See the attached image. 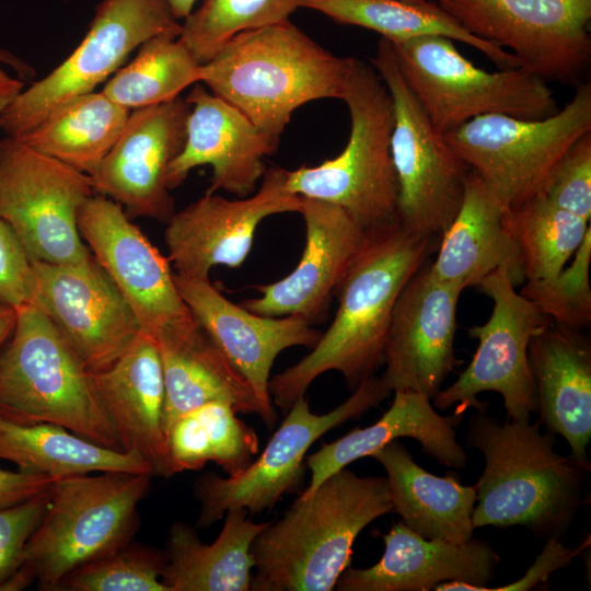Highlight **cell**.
Returning <instances> with one entry per match:
<instances>
[{
    "mask_svg": "<svg viewBox=\"0 0 591 591\" xmlns=\"http://www.w3.org/2000/svg\"><path fill=\"white\" fill-rule=\"evenodd\" d=\"M431 241L401 228L371 237L340 283L338 309L311 351L270 378L273 404L287 413L327 371H338L350 391L384 364L395 302L428 256Z\"/></svg>",
    "mask_w": 591,
    "mask_h": 591,
    "instance_id": "1",
    "label": "cell"
},
{
    "mask_svg": "<svg viewBox=\"0 0 591 591\" xmlns=\"http://www.w3.org/2000/svg\"><path fill=\"white\" fill-rule=\"evenodd\" d=\"M393 512L386 477L347 467L267 522L251 553L252 591H332L350 566L352 545L371 522Z\"/></svg>",
    "mask_w": 591,
    "mask_h": 591,
    "instance_id": "2",
    "label": "cell"
},
{
    "mask_svg": "<svg viewBox=\"0 0 591 591\" xmlns=\"http://www.w3.org/2000/svg\"><path fill=\"white\" fill-rule=\"evenodd\" d=\"M541 425L472 413L466 447L485 459L475 484L474 529L520 525L536 537L560 538L570 528L587 472L555 450V436Z\"/></svg>",
    "mask_w": 591,
    "mask_h": 591,
    "instance_id": "3",
    "label": "cell"
},
{
    "mask_svg": "<svg viewBox=\"0 0 591 591\" xmlns=\"http://www.w3.org/2000/svg\"><path fill=\"white\" fill-rule=\"evenodd\" d=\"M352 59L329 53L288 20L233 36L200 66V83L279 140L303 104L341 100Z\"/></svg>",
    "mask_w": 591,
    "mask_h": 591,
    "instance_id": "4",
    "label": "cell"
},
{
    "mask_svg": "<svg viewBox=\"0 0 591 591\" xmlns=\"http://www.w3.org/2000/svg\"><path fill=\"white\" fill-rule=\"evenodd\" d=\"M151 477L103 472L58 478L42 520L26 542L12 590L36 582L39 590L57 591L76 568L129 544Z\"/></svg>",
    "mask_w": 591,
    "mask_h": 591,
    "instance_id": "5",
    "label": "cell"
},
{
    "mask_svg": "<svg viewBox=\"0 0 591 591\" xmlns=\"http://www.w3.org/2000/svg\"><path fill=\"white\" fill-rule=\"evenodd\" d=\"M15 309L14 329L0 351V416L57 425L123 451L92 373L43 311L33 303Z\"/></svg>",
    "mask_w": 591,
    "mask_h": 591,
    "instance_id": "6",
    "label": "cell"
},
{
    "mask_svg": "<svg viewBox=\"0 0 591 591\" xmlns=\"http://www.w3.org/2000/svg\"><path fill=\"white\" fill-rule=\"evenodd\" d=\"M341 100L350 115L346 147L318 165L287 171V188L339 206L369 237H375L399 228L390 147L392 100L371 63L358 58L352 59Z\"/></svg>",
    "mask_w": 591,
    "mask_h": 591,
    "instance_id": "7",
    "label": "cell"
},
{
    "mask_svg": "<svg viewBox=\"0 0 591 591\" xmlns=\"http://www.w3.org/2000/svg\"><path fill=\"white\" fill-rule=\"evenodd\" d=\"M416 100L442 132L491 114L545 118L559 108L540 76L522 68L489 72L478 68L443 36L390 43Z\"/></svg>",
    "mask_w": 591,
    "mask_h": 591,
    "instance_id": "8",
    "label": "cell"
},
{
    "mask_svg": "<svg viewBox=\"0 0 591 591\" xmlns=\"http://www.w3.org/2000/svg\"><path fill=\"white\" fill-rule=\"evenodd\" d=\"M370 63L392 100L390 147L398 186L399 228L432 242L454 219L471 169L406 84L389 40H379Z\"/></svg>",
    "mask_w": 591,
    "mask_h": 591,
    "instance_id": "9",
    "label": "cell"
},
{
    "mask_svg": "<svg viewBox=\"0 0 591 591\" xmlns=\"http://www.w3.org/2000/svg\"><path fill=\"white\" fill-rule=\"evenodd\" d=\"M588 131H591L589 82L578 83L572 99L548 117L484 115L444 136L507 211L542 193L553 166Z\"/></svg>",
    "mask_w": 591,
    "mask_h": 591,
    "instance_id": "10",
    "label": "cell"
},
{
    "mask_svg": "<svg viewBox=\"0 0 591 591\" xmlns=\"http://www.w3.org/2000/svg\"><path fill=\"white\" fill-rule=\"evenodd\" d=\"M182 24L165 0H103L73 51L23 89L0 116L5 136L21 137L69 101L107 81L148 39L179 36Z\"/></svg>",
    "mask_w": 591,
    "mask_h": 591,
    "instance_id": "11",
    "label": "cell"
},
{
    "mask_svg": "<svg viewBox=\"0 0 591 591\" xmlns=\"http://www.w3.org/2000/svg\"><path fill=\"white\" fill-rule=\"evenodd\" d=\"M91 177L15 137L0 140V216L31 262L76 264L91 256L78 228Z\"/></svg>",
    "mask_w": 591,
    "mask_h": 591,
    "instance_id": "12",
    "label": "cell"
},
{
    "mask_svg": "<svg viewBox=\"0 0 591 591\" xmlns=\"http://www.w3.org/2000/svg\"><path fill=\"white\" fill-rule=\"evenodd\" d=\"M392 393L382 376L373 375L322 415L312 413L308 399L299 397L262 454L244 471L227 477L209 472L195 480L194 494L200 505L196 526L209 528L235 507L246 508L250 514L271 511L283 495L301 485L306 452L318 438L360 417Z\"/></svg>",
    "mask_w": 591,
    "mask_h": 591,
    "instance_id": "13",
    "label": "cell"
},
{
    "mask_svg": "<svg viewBox=\"0 0 591 591\" xmlns=\"http://www.w3.org/2000/svg\"><path fill=\"white\" fill-rule=\"evenodd\" d=\"M477 287L493 300V312L485 324L468 331L478 340L470 364L431 403L438 410L455 405L459 414L471 407L486 410L477 395L490 391L502 396L506 419L530 420L538 413V397L528 348L533 335L552 320L517 292L505 268L489 274Z\"/></svg>",
    "mask_w": 591,
    "mask_h": 591,
    "instance_id": "14",
    "label": "cell"
},
{
    "mask_svg": "<svg viewBox=\"0 0 591 591\" xmlns=\"http://www.w3.org/2000/svg\"><path fill=\"white\" fill-rule=\"evenodd\" d=\"M473 35L508 47L544 80L580 83L591 58V0H444Z\"/></svg>",
    "mask_w": 591,
    "mask_h": 591,
    "instance_id": "15",
    "label": "cell"
},
{
    "mask_svg": "<svg viewBox=\"0 0 591 591\" xmlns=\"http://www.w3.org/2000/svg\"><path fill=\"white\" fill-rule=\"evenodd\" d=\"M78 228L131 308L141 331L158 339L199 326L178 292L169 258L129 220L120 205L93 195L79 211Z\"/></svg>",
    "mask_w": 591,
    "mask_h": 591,
    "instance_id": "16",
    "label": "cell"
},
{
    "mask_svg": "<svg viewBox=\"0 0 591 591\" xmlns=\"http://www.w3.org/2000/svg\"><path fill=\"white\" fill-rule=\"evenodd\" d=\"M32 303L51 321L84 367L108 369L141 328L126 299L91 256L76 264L32 262Z\"/></svg>",
    "mask_w": 591,
    "mask_h": 591,
    "instance_id": "17",
    "label": "cell"
},
{
    "mask_svg": "<svg viewBox=\"0 0 591 591\" xmlns=\"http://www.w3.org/2000/svg\"><path fill=\"white\" fill-rule=\"evenodd\" d=\"M287 170H266L258 190L234 200L207 194L166 222L164 240L175 275L209 278L213 266L239 268L259 223L273 215L299 212L301 197L287 188Z\"/></svg>",
    "mask_w": 591,
    "mask_h": 591,
    "instance_id": "18",
    "label": "cell"
},
{
    "mask_svg": "<svg viewBox=\"0 0 591 591\" xmlns=\"http://www.w3.org/2000/svg\"><path fill=\"white\" fill-rule=\"evenodd\" d=\"M189 109L186 99L178 96L131 111L121 135L90 176L94 193L120 205L128 217L167 222L175 210L166 173L184 146Z\"/></svg>",
    "mask_w": 591,
    "mask_h": 591,
    "instance_id": "19",
    "label": "cell"
},
{
    "mask_svg": "<svg viewBox=\"0 0 591 591\" xmlns=\"http://www.w3.org/2000/svg\"><path fill=\"white\" fill-rule=\"evenodd\" d=\"M463 291L434 278L428 266L409 279L392 313L384 346L382 375L394 392H416L430 398L456 366V309Z\"/></svg>",
    "mask_w": 591,
    "mask_h": 591,
    "instance_id": "20",
    "label": "cell"
},
{
    "mask_svg": "<svg viewBox=\"0 0 591 591\" xmlns=\"http://www.w3.org/2000/svg\"><path fill=\"white\" fill-rule=\"evenodd\" d=\"M299 212L305 224L300 262L282 279L256 286L259 296L242 305L258 315H297L313 325L325 320L332 297L371 237L334 204L301 197Z\"/></svg>",
    "mask_w": 591,
    "mask_h": 591,
    "instance_id": "21",
    "label": "cell"
},
{
    "mask_svg": "<svg viewBox=\"0 0 591 591\" xmlns=\"http://www.w3.org/2000/svg\"><path fill=\"white\" fill-rule=\"evenodd\" d=\"M174 279L197 324L251 384L265 412V425L273 428L277 416L268 385L275 359L290 347L312 348L322 333L297 315L255 314L228 300L209 278L174 273Z\"/></svg>",
    "mask_w": 591,
    "mask_h": 591,
    "instance_id": "22",
    "label": "cell"
},
{
    "mask_svg": "<svg viewBox=\"0 0 591 591\" xmlns=\"http://www.w3.org/2000/svg\"><path fill=\"white\" fill-rule=\"evenodd\" d=\"M190 105L184 146L166 173L169 189L179 186L200 165L212 169L207 194L224 190L239 198L255 193L279 140L253 124L236 107L196 83L186 96Z\"/></svg>",
    "mask_w": 591,
    "mask_h": 591,
    "instance_id": "23",
    "label": "cell"
},
{
    "mask_svg": "<svg viewBox=\"0 0 591 591\" xmlns=\"http://www.w3.org/2000/svg\"><path fill=\"white\" fill-rule=\"evenodd\" d=\"M384 552L368 568L345 569L338 591H483L494 579L500 556L480 538L462 543L428 540L402 521L380 533Z\"/></svg>",
    "mask_w": 591,
    "mask_h": 591,
    "instance_id": "24",
    "label": "cell"
},
{
    "mask_svg": "<svg viewBox=\"0 0 591 591\" xmlns=\"http://www.w3.org/2000/svg\"><path fill=\"white\" fill-rule=\"evenodd\" d=\"M528 359L538 397V420L560 434L587 473L591 462V343L581 331L551 321L530 340Z\"/></svg>",
    "mask_w": 591,
    "mask_h": 591,
    "instance_id": "25",
    "label": "cell"
},
{
    "mask_svg": "<svg viewBox=\"0 0 591 591\" xmlns=\"http://www.w3.org/2000/svg\"><path fill=\"white\" fill-rule=\"evenodd\" d=\"M92 379L121 450L141 455L154 475L171 477L164 376L154 338L140 331L121 357Z\"/></svg>",
    "mask_w": 591,
    "mask_h": 591,
    "instance_id": "26",
    "label": "cell"
},
{
    "mask_svg": "<svg viewBox=\"0 0 591 591\" xmlns=\"http://www.w3.org/2000/svg\"><path fill=\"white\" fill-rule=\"evenodd\" d=\"M430 399L416 392H394L392 405L374 424L356 428L333 442L323 443L305 459L311 479L300 497L311 496L332 474L359 459L371 456L376 450L399 438L418 441L422 452L440 465L465 467L467 454L456 440V428L464 414L454 412L441 415Z\"/></svg>",
    "mask_w": 591,
    "mask_h": 591,
    "instance_id": "27",
    "label": "cell"
},
{
    "mask_svg": "<svg viewBox=\"0 0 591 591\" xmlns=\"http://www.w3.org/2000/svg\"><path fill=\"white\" fill-rule=\"evenodd\" d=\"M503 210L482 178L468 173L461 206L441 235L437 258L428 265L437 279L463 290L505 268L514 286L525 281L518 245L506 229Z\"/></svg>",
    "mask_w": 591,
    "mask_h": 591,
    "instance_id": "28",
    "label": "cell"
},
{
    "mask_svg": "<svg viewBox=\"0 0 591 591\" xmlns=\"http://www.w3.org/2000/svg\"><path fill=\"white\" fill-rule=\"evenodd\" d=\"M371 457L385 470L393 512L408 529L428 540L452 543L473 537L475 485L461 484L453 472L439 477L425 471L398 440Z\"/></svg>",
    "mask_w": 591,
    "mask_h": 591,
    "instance_id": "29",
    "label": "cell"
},
{
    "mask_svg": "<svg viewBox=\"0 0 591 591\" xmlns=\"http://www.w3.org/2000/svg\"><path fill=\"white\" fill-rule=\"evenodd\" d=\"M246 508L224 513L218 537L200 541L195 529L174 522L164 551L161 580L169 591H248L254 561L251 553L256 536L267 522H254Z\"/></svg>",
    "mask_w": 591,
    "mask_h": 591,
    "instance_id": "30",
    "label": "cell"
},
{
    "mask_svg": "<svg viewBox=\"0 0 591 591\" xmlns=\"http://www.w3.org/2000/svg\"><path fill=\"white\" fill-rule=\"evenodd\" d=\"M157 341L165 386V433L182 414L211 401L230 403L236 413L266 415L254 390L211 338L198 326Z\"/></svg>",
    "mask_w": 591,
    "mask_h": 591,
    "instance_id": "31",
    "label": "cell"
},
{
    "mask_svg": "<svg viewBox=\"0 0 591 591\" xmlns=\"http://www.w3.org/2000/svg\"><path fill=\"white\" fill-rule=\"evenodd\" d=\"M0 460L19 471L63 477L125 472L154 476L138 453L109 449L53 424L22 425L0 416Z\"/></svg>",
    "mask_w": 591,
    "mask_h": 591,
    "instance_id": "32",
    "label": "cell"
},
{
    "mask_svg": "<svg viewBox=\"0 0 591 591\" xmlns=\"http://www.w3.org/2000/svg\"><path fill=\"white\" fill-rule=\"evenodd\" d=\"M130 112L103 91H92L69 101L15 138L92 176L121 135Z\"/></svg>",
    "mask_w": 591,
    "mask_h": 591,
    "instance_id": "33",
    "label": "cell"
},
{
    "mask_svg": "<svg viewBox=\"0 0 591 591\" xmlns=\"http://www.w3.org/2000/svg\"><path fill=\"white\" fill-rule=\"evenodd\" d=\"M299 8L317 11L340 24L374 31L390 43L443 36L477 49L500 68L519 67L510 51L470 33L437 2L299 0Z\"/></svg>",
    "mask_w": 591,
    "mask_h": 591,
    "instance_id": "34",
    "label": "cell"
},
{
    "mask_svg": "<svg viewBox=\"0 0 591 591\" xmlns=\"http://www.w3.org/2000/svg\"><path fill=\"white\" fill-rule=\"evenodd\" d=\"M166 447L172 476L199 471L207 462L234 476L259 451L254 429L224 401L207 402L178 416L166 429Z\"/></svg>",
    "mask_w": 591,
    "mask_h": 591,
    "instance_id": "35",
    "label": "cell"
},
{
    "mask_svg": "<svg viewBox=\"0 0 591 591\" xmlns=\"http://www.w3.org/2000/svg\"><path fill=\"white\" fill-rule=\"evenodd\" d=\"M200 66L178 36L158 35L141 44L102 91L130 111L162 104L200 83Z\"/></svg>",
    "mask_w": 591,
    "mask_h": 591,
    "instance_id": "36",
    "label": "cell"
},
{
    "mask_svg": "<svg viewBox=\"0 0 591 591\" xmlns=\"http://www.w3.org/2000/svg\"><path fill=\"white\" fill-rule=\"evenodd\" d=\"M502 220L520 251L525 280L558 275L591 228L542 193L505 211Z\"/></svg>",
    "mask_w": 591,
    "mask_h": 591,
    "instance_id": "37",
    "label": "cell"
},
{
    "mask_svg": "<svg viewBox=\"0 0 591 591\" xmlns=\"http://www.w3.org/2000/svg\"><path fill=\"white\" fill-rule=\"evenodd\" d=\"M297 9L299 0H205L178 38L202 65L236 34L288 21Z\"/></svg>",
    "mask_w": 591,
    "mask_h": 591,
    "instance_id": "38",
    "label": "cell"
},
{
    "mask_svg": "<svg viewBox=\"0 0 591 591\" xmlns=\"http://www.w3.org/2000/svg\"><path fill=\"white\" fill-rule=\"evenodd\" d=\"M164 564V552L129 543L76 568L57 591H169L161 580Z\"/></svg>",
    "mask_w": 591,
    "mask_h": 591,
    "instance_id": "39",
    "label": "cell"
},
{
    "mask_svg": "<svg viewBox=\"0 0 591 591\" xmlns=\"http://www.w3.org/2000/svg\"><path fill=\"white\" fill-rule=\"evenodd\" d=\"M572 257L554 277L525 280L520 294L553 322L581 331L591 322V228Z\"/></svg>",
    "mask_w": 591,
    "mask_h": 591,
    "instance_id": "40",
    "label": "cell"
},
{
    "mask_svg": "<svg viewBox=\"0 0 591 591\" xmlns=\"http://www.w3.org/2000/svg\"><path fill=\"white\" fill-rule=\"evenodd\" d=\"M542 194L559 208L590 222L591 131L578 138L559 158Z\"/></svg>",
    "mask_w": 591,
    "mask_h": 591,
    "instance_id": "41",
    "label": "cell"
},
{
    "mask_svg": "<svg viewBox=\"0 0 591 591\" xmlns=\"http://www.w3.org/2000/svg\"><path fill=\"white\" fill-rule=\"evenodd\" d=\"M49 491L14 506L0 508L1 591L8 590L9 583L22 566L26 542L42 520Z\"/></svg>",
    "mask_w": 591,
    "mask_h": 591,
    "instance_id": "42",
    "label": "cell"
},
{
    "mask_svg": "<svg viewBox=\"0 0 591 591\" xmlns=\"http://www.w3.org/2000/svg\"><path fill=\"white\" fill-rule=\"evenodd\" d=\"M32 262L11 227L0 216V303L19 308L32 303Z\"/></svg>",
    "mask_w": 591,
    "mask_h": 591,
    "instance_id": "43",
    "label": "cell"
},
{
    "mask_svg": "<svg viewBox=\"0 0 591 591\" xmlns=\"http://www.w3.org/2000/svg\"><path fill=\"white\" fill-rule=\"evenodd\" d=\"M580 549L565 546L560 538L548 537L541 554L520 579L499 588L487 587L483 591H528L545 582L554 571L567 566Z\"/></svg>",
    "mask_w": 591,
    "mask_h": 591,
    "instance_id": "44",
    "label": "cell"
},
{
    "mask_svg": "<svg viewBox=\"0 0 591 591\" xmlns=\"http://www.w3.org/2000/svg\"><path fill=\"white\" fill-rule=\"evenodd\" d=\"M60 477L0 468V508L47 494Z\"/></svg>",
    "mask_w": 591,
    "mask_h": 591,
    "instance_id": "45",
    "label": "cell"
},
{
    "mask_svg": "<svg viewBox=\"0 0 591 591\" xmlns=\"http://www.w3.org/2000/svg\"><path fill=\"white\" fill-rule=\"evenodd\" d=\"M0 63V116L24 89V80L9 73Z\"/></svg>",
    "mask_w": 591,
    "mask_h": 591,
    "instance_id": "46",
    "label": "cell"
},
{
    "mask_svg": "<svg viewBox=\"0 0 591 591\" xmlns=\"http://www.w3.org/2000/svg\"><path fill=\"white\" fill-rule=\"evenodd\" d=\"M0 63L11 68L14 74L20 77L22 80H27L35 76L33 66L2 47H0Z\"/></svg>",
    "mask_w": 591,
    "mask_h": 591,
    "instance_id": "47",
    "label": "cell"
},
{
    "mask_svg": "<svg viewBox=\"0 0 591 591\" xmlns=\"http://www.w3.org/2000/svg\"><path fill=\"white\" fill-rule=\"evenodd\" d=\"M16 315L15 308L0 303V347L11 336L16 323Z\"/></svg>",
    "mask_w": 591,
    "mask_h": 591,
    "instance_id": "48",
    "label": "cell"
},
{
    "mask_svg": "<svg viewBox=\"0 0 591 591\" xmlns=\"http://www.w3.org/2000/svg\"><path fill=\"white\" fill-rule=\"evenodd\" d=\"M177 20L187 18L197 0H165Z\"/></svg>",
    "mask_w": 591,
    "mask_h": 591,
    "instance_id": "49",
    "label": "cell"
},
{
    "mask_svg": "<svg viewBox=\"0 0 591 591\" xmlns=\"http://www.w3.org/2000/svg\"><path fill=\"white\" fill-rule=\"evenodd\" d=\"M405 1H412V2H437L441 3L444 0H405Z\"/></svg>",
    "mask_w": 591,
    "mask_h": 591,
    "instance_id": "50",
    "label": "cell"
}]
</instances>
